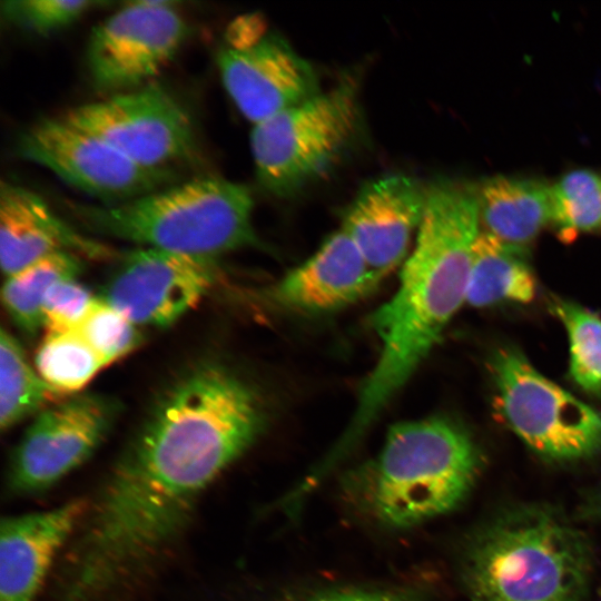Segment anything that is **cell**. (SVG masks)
<instances>
[{
  "label": "cell",
  "mask_w": 601,
  "mask_h": 601,
  "mask_svg": "<svg viewBox=\"0 0 601 601\" xmlns=\"http://www.w3.org/2000/svg\"><path fill=\"white\" fill-rule=\"evenodd\" d=\"M263 427V406L252 387L223 364L198 363L160 395L112 466L116 495L148 524H188L205 492Z\"/></svg>",
  "instance_id": "1"
},
{
  "label": "cell",
  "mask_w": 601,
  "mask_h": 601,
  "mask_svg": "<svg viewBox=\"0 0 601 601\" xmlns=\"http://www.w3.org/2000/svg\"><path fill=\"white\" fill-rule=\"evenodd\" d=\"M480 221L474 187L452 180L427 187L424 216L398 286L371 318L381 351L345 431L329 451L335 461L365 434L465 302Z\"/></svg>",
  "instance_id": "2"
},
{
  "label": "cell",
  "mask_w": 601,
  "mask_h": 601,
  "mask_svg": "<svg viewBox=\"0 0 601 601\" xmlns=\"http://www.w3.org/2000/svg\"><path fill=\"white\" fill-rule=\"evenodd\" d=\"M591 570L583 533L552 509L523 506L474 536L463 581L472 601H581Z\"/></svg>",
  "instance_id": "3"
},
{
  "label": "cell",
  "mask_w": 601,
  "mask_h": 601,
  "mask_svg": "<svg viewBox=\"0 0 601 601\" xmlns=\"http://www.w3.org/2000/svg\"><path fill=\"white\" fill-rule=\"evenodd\" d=\"M90 231L141 247L217 258L258 239L249 189L220 177H197L112 205L68 204Z\"/></svg>",
  "instance_id": "4"
},
{
  "label": "cell",
  "mask_w": 601,
  "mask_h": 601,
  "mask_svg": "<svg viewBox=\"0 0 601 601\" xmlns=\"http://www.w3.org/2000/svg\"><path fill=\"white\" fill-rule=\"evenodd\" d=\"M481 455L469 433L433 417L393 425L358 485V497L378 523L405 529L457 508L480 472Z\"/></svg>",
  "instance_id": "5"
},
{
  "label": "cell",
  "mask_w": 601,
  "mask_h": 601,
  "mask_svg": "<svg viewBox=\"0 0 601 601\" xmlns=\"http://www.w3.org/2000/svg\"><path fill=\"white\" fill-rule=\"evenodd\" d=\"M358 119L356 87L345 81L254 125L250 149L258 183L275 196H293L337 160Z\"/></svg>",
  "instance_id": "6"
},
{
  "label": "cell",
  "mask_w": 601,
  "mask_h": 601,
  "mask_svg": "<svg viewBox=\"0 0 601 601\" xmlns=\"http://www.w3.org/2000/svg\"><path fill=\"white\" fill-rule=\"evenodd\" d=\"M491 370L506 425L535 453L572 461L601 449V414L538 372L515 348H500Z\"/></svg>",
  "instance_id": "7"
},
{
  "label": "cell",
  "mask_w": 601,
  "mask_h": 601,
  "mask_svg": "<svg viewBox=\"0 0 601 601\" xmlns=\"http://www.w3.org/2000/svg\"><path fill=\"white\" fill-rule=\"evenodd\" d=\"M119 412L116 400L97 393L73 394L41 411L11 454L6 494L23 497L51 489L98 450Z\"/></svg>",
  "instance_id": "8"
},
{
  "label": "cell",
  "mask_w": 601,
  "mask_h": 601,
  "mask_svg": "<svg viewBox=\"0 0 601 601\" xmlns=\"http://www.w3.org/2000/svg\"><path fill=\"white\" fill-rule=\"evenodd\" d=\"M17 151L104 205L131 200L175 180L170 168L141 166L61 116L42 118L28 128L18 139Z\"/></svg>",
  "instance_id": "9"
},
{
  "label": "cell",
  "mask_w": 601,
  "mask_h": 601,
  "mask_svg": "<svg viewBox=\"0 0 601 601\" xmlns=\"http://www.w3.org/2000/svg\"><path fill=\"white\" fill-rule=\"evenodd\" d=\"M187 31L175 1L126 2L90 33L87 65L93 87L112 95L151 83L176 56Z\"/></svg>",
  "instance_id": "10"
},
{
  "label": "cell",
  "mask_w": 601,
  "mask_h": 601,
  "mask_svg": "<svg viewBox=\"0 0 601 601\" xmlns=\"http://www.w3.org/2000/svg\"><path fill=\"white\" fill-rule=\"evenodd\" d=\"M61 117L148 168H169L195 151L188 111L159 85L112 93L70 108Z\"/></svg>",
  "instance_id": "11"
},
{
  "label": "cell",
  "mask_w": 601,
  "mask_h": 601,
  "mask_svg": "<svg viewBox=\"0 0 601 601\" xmlns=\"http://www.w3.org/2000/svg\"><path fill=\"white\" fill-rule=\"evenodd\" d=\"M219 275L216 258L140 247L120 259L101 298L137 326L166 327L196 307Z\"/></svg>",
  "instance_id": "12"
},
{
  "label": "cell",
  "mask_w": 601,
  "mask_h": 601,
  "mask_svg": "<svg viewBox=\"0 0 601 601\" xmlns=\"http://www.w3.org/2000/svg\"><path fill=\"white\" fill-rule=\"evenodd\" d=\"M217 65L226 91L253 125L321 92L312 65L274 35L221 49Z\"/></svg>",
  "instance_id": "13"
},
{
  "label": "cell",
  "mask_w": 601,
  "mask_h": 601,
  "mask_svg": "<svg viewBox=\"0 0 601 601\" xmlns=\"http://www.w3.org/2000/svg\"><path fill=\"white\" fill-rule=\"evenodd\" d=\"M427 187L406 175L365 184L348 207L342 228L383 278L406 257L422 223Z\"/></svg>",
  "instance_id": "14"
},
{
  "label": "cell",
  "mask_w": 601,
  "mask_h": 601,
  "mask_svg": "<svg viewBox=\"0 0 601 601\" xmlns=\"http://www.w3.org/2000/svg\"><path fill=\"white\" fill-rule=\"evenodd\" d=\"M88 499L3 516L0 524V601H36L76 533Z\"/></svg>",
  "instance_id": "15"
},
{
  "label": "cell",
  "mask_w": 601,
  "mask_h": 601,
  "mask_svg": "<svg viewBox=\"0 0 601 601\" xmlns=\"http://www.w3.org/2000/svg\"><path fill=\"white\" fill-rule=\"evenodd\" d=\"M382 279L349 236L339 229L308 259L275 283L267 296L293 312L322 314L361 300Z\"/></svg>",
  "instance_id": "16"
},
{
  "label": "cell",
  "mask_w": 601,
  "mask_h": 601,
  "mask_svg": "<svg viewBox=\"0 0 601 601\" xmlns=\"http://www.w3.org/2000/svg\"><path fill=\"white\" fill-rule=\"evenodd\" d=\"M108 258L112 252L73 229L36 193L2 180L0 263L6 277L56 253Z\"/></svg>",
  "instance_id": "17"
},
{
  "label": "cell",
  "mask_w": 601,
  "mask_h": 601,
  "mask_svg": "<svg viewBox=\"0 0 601 601\" xmlns=\"http://www.w3.org/2000/svg\"><path fill=\"white\" fill-rule=\"evenodd\" d=\"M477 197L486 231L510 244L523 246L552 221L551 186L541 180L491 177Z\"/></svg>",
  "instance_id": "18"
},
{
  "label": "cell",
  "mask_w": 601,
  "mask_h": 601,
  "mask_svg": "<svg viewBox=\"0 0 601 601\" xmlns=\"http://www.w3.org/2000/svg\"><path fill=\"white\" fill-rule=\"evenodd\" d=\"M535 287L523 246L480 231L473 247L465 302L475 307L501 302L529 303L535 296Z\"/></svg>",
  "instance_id": "19"
},
{
  "label": "cell",
  "mask_w": 601,
  "mask_h": 601,
  "mask_svg": "<svg viewBox=\"0 0 601 601\" xmlns=\"http://www.w3.org/2000/svg\"><path fill=\"white\" fill-rule=\"evenodd\" d=\"M66 395L50 386L27 361L17 338L0 334V427L9 430L24 418L62 401Z\"/></svg>",
  "instance_id": "20"
},
{
  "label": "cell",
  "mask_w": 601,
  "mask_h": 601,
  "mask_svg": "<svg viewBox=\"0 0 601 601\" xmlns=\"http://www.w3.org/2000/svg\"><path fill=\"white\" fill-rule=\"evenodd\" d=\"M83 269L82 258L61 252L43 257L6 277L2 304L11 321L28 335L42 327V304L56 283L75 279Z\"/></svg>",
  "instance_id": "21"
},
{
  "label": "cell",
  "mask_w": 601,
  "mask_h": 601,
  "mask_svg": "<svg viewBox=\"0 0 601 601\" xmlns=\"http://www.w3.org/2000/svg\"><path fill=\"white\" fill-rule=\"evenodd\" d=\"M105 366L76 331L46 333L35 358L38 374L53 388L73 395Z\"/></svg>",
  "instance_id": "22"
},
{
  "label": "cell",
  "mask_w": 601,
  "mask_h": 601,
  "mask_svg": "<svg viewBox=\"0 0 601 601\" xmlns=\"http://www.w3.org/2000/svg\"><path fill=\"white\" fill-rule=\"evenodd\" d=\"M569 338L570 375L585 392L601 394V318L569 300L552 304Z\"/></svg>",
  "instance_id": "23"
},
{
  "label": "cell",
  "mask_w": 601,
  "mask_h": 601,
  "mask_svg": "<svg viewBox=\"0 0 601 601\" xmlns=\"http://www.w3.org/2000/svg\"><path fill=\"white\" fill-rule=\"evenodd\" d=\"M552 221L571 238L601 226V175L589 169L566 173L551 186Z\"/></svg>",
  "instance_id": "24"
},
{
  "label": "cell",
  "mask_w": 601,
  "mask_h": 601,
  "mask_svg": "<svg viewBox=\"0 0 601 601\" xmlns=\"http://www.w3.org/2000/svg\"><path fill=\"white\" fill-rule=\"evenodd\" d=\"M137 327L105 299L95 297L75 331L107 367L141 345Z\"/></svg>",
  "instance_id": "25"
},
{
  "label": "cell",
  "mask_w": 601,
  "mask_h": 601,
  "mask_svg": "<svg viewBox=\"0 0 601 601\" xmlns=\"http://www.w3.org/2000/svg\"><path fill=\"white\" fill-rule=\"evenodd\" d=\"M106 4L90 0H7L1 14L10 23L38 35L62 29L95 7Z\"/></svg>",
  "instance_id": "26"
},
{
  "label": "cell",
  "mask_w": 601,
  "mask_h": 601,
  "mask_svg": "<svg viewBox=\"0 0 601 601\" xmlns=\"http://www.w3.org/2000/svg\"><path fill=\"white\" fill-rule=\"evenodd\" d=\"M93 299L76 278L56 283L42 304V328L46 333L75 331Z\"/></svg>",
  "instance_id": "27"
},
{
  "label": "cell",
  "mask_w": 601,
  "mask_h": 601,
  "mask_svg": "<svg viewBox=\"0 0 601 601\" xmlns=\"http://www.w3.org/2000/svg\"><path fill=\"white\" fill-rule=\"evenodd\" d=\"M302 601H414V599L401 591L348 588L321 591Z\"/></svg>",
  "instance_id": "28"
}]
</instances>
